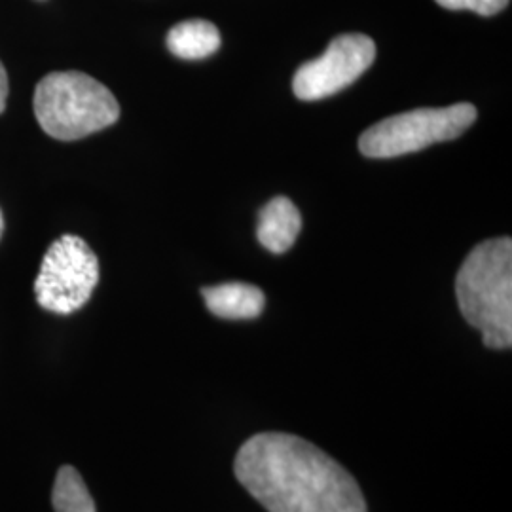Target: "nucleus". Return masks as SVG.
<instances>
[{"label": "nucleus", "instance_id": "1", "mask_svg": "<svg viewBox=\"0 0 512 512\" xmlns=\"http://www.w3.org/2000/svg\"><path fill=\"white\" fill-rule=\"evenodd\" d=\"M239 484L268 512H366L357 480L329 454L289 433H258L234 461Z\"/></svg>", "mask_w": 512, "mask_h": 512}, {"label": "nucleus", "instance_id": "2", "mask_svg": "<svg viewBox=\"0 0 512 512\" xmlns=\"http://www.w3.org/2000/svg\"><path fill=\"white\" fill-rule=\"evenodd\" d=\"M458 306L465 321L482 332L484 346H512V239L482 241L456 277Z\"/></svg>", "mask_w": 512, "mask_h": 512}, {"label": "nucleus", "instance_id": "3", "mask_svg": "<svg viewBox=\"0 0 512 512\" xmlns=\"http://www.w3.org/2000/svg\"><path fill=\"white\" fill-rule=\"evenodd\" d=\"M40 128L59 141H78L120 118V105L107 86L78 71L50 73L35 90Z\"/></svg>", "mask_w": 512, "mask_h": 512}, {"label": "nucleus", "instance_id": "4", "mask_svg": "<svg viewBox=\"0 0 512 512\" xmlns=\"http://www.w3.org/2000/svg\"><path fill=\"white\" fill-rule=\"evenodd\" d=\"M476 109L459 103L446 109H416L370 126L359 139L366 158H395L442 141H452L475 124Z\"/></svg>", "mask_w": 512, "mask_h": 512}, {"label": "nucleus", "instance_id": "5", "mask_svg": "<svg viewBox=\"0 0 512 512\" xmlns=\"http://www.w3.org/2000/svg\"><path fill=\"white\" fill-rule=\"evenodd\" d=\"M99 283V260L78 236L55 239L42 258L35 281L37 302L44 310L69 315L80 310Z\"/></svg>", "mask_w": 512, "mask_h": 512}, {"label": "nucleus", "instance_id": "6", "mask_svg": "<svg viewBox=\"0 0 512 512\" xmlns=\"http://www.w3.org/2000/svg\"><path fill=\"white\" fill-rule=\"evenodd\" d=\"M376 44L366 35H340L325 54L304 63L294 74V95L302 101L327 99L346 90L372 67Z\"/></svg>", "mask_w": 512, "mask_h": 512}, {"label": "nucleus", "instance_id": "7", "mask_svg": "<svg viewBox=\"0 0 512 512\" xmlns=\"http://www.w3.org/2000/svg\"><path fill=\"white\" fill-rule=\"evenodd\" d=\"M302 230V215L289 198L277 196L260 209L256 238L274 255L287 253Z\"/></svg>", "mask_w": 512, "mask_h": 512}, {"label": "nucleus", "instance_id": "8", "mask_svg": "<svg viewBox=\"0 0 512 512\" xmlns=\"http://www.w3.org/2000/svg\"><path fill=\"white\" fill-rule=\"evenodd\" d=\"M207 310L220 319H256L266 306L264 293L251 283H222L202 289Z\"/></svg>", "mask_w": 512, "mask_h": 512}, {"label": "nucleus", "instance_id": "9", "mask_svg": "<svg viewBox=\"0 0 512 512\" xmlns=\"http://www.w3.org/2000/svg\"><path fill=\"white\" fill-rule=\"evenodd\" d=\"M167 48L181 59H205L220 48L219 29L207 19L181 21L169 31Z\"/></svg>", "mask_w": 512, "mask_h": 512}, {"label": "nucleus", "instance_id": "10", "mask_svg": "<svg viewBox=\"0 0 512 512\" xmlns=\"http://www.w3.org/2000/svg\"><path fill=\"white\" fill-rule=\"evenodd\" d=\"M52 503L55 512H97L84 478L71 465L57 471Z\"/></svg>", "mask_w": 512, "mask_h": 512}, {"label": "nucleus", "instance_id": "11", "mask_svg": "<svg viewBox=\"0 0 512 512\" xmlns=\"http://www.w3.org/2000/svg\"><path fill=\"white\" fill-rule=\"evenodd\" d=\"M446 10H471L478 16H495L503 12L511 0H435Z\"/></svg>", "mask_w": 512, "mask_h": 512}, {"label": "nucleus", "instance_id": "12", "mask_svg": "<svg viewBox=\"0 0 512 512\" xmlns=\"http://www.w3.org/2000/svg\"><path fill=\"white\" fill-rule=\"evenodd\" d=\"M6 99H8V74L4 71V65L0 63V112L6 109Z\"/></svg>", "mask_w": 512, "mask_h": 512}, {"label": "nucleus", "instance_id": "13", "mask_svg": "<svg viewBox=\"0 0 512 512\" xmlns=\"http://www.w3.org/2000/svg\"><path fill=\"white\" fill-rule=\"evenodd\" d=\"M2 230H4V219H2V211H0V236H2Z\"/></svg>", "mask_w": 512, "mask_h": 512}]
</instances>
